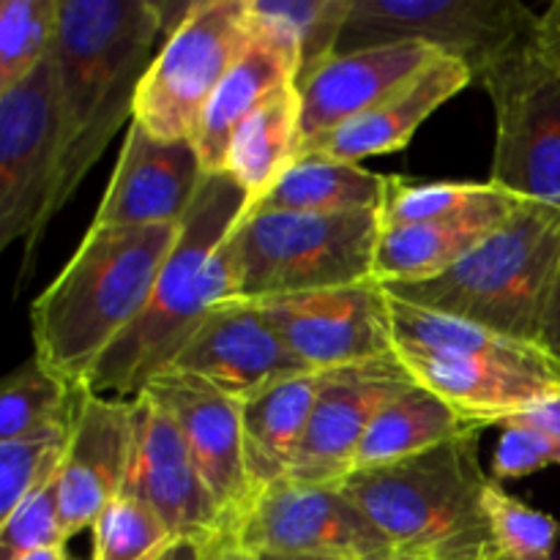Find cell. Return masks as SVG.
I'll list each match as a JSON object with an SVG mask.
<instances>
[{
  "mask_svg": "<svg viewBox=\"0 0 560 560\" xmlns=\"http://www.w3.org/2000/svg\"><path fill=\"white\" fill-rule=\"evenodd\" d=\"M381 211H246L224 241L235 301H268L375 282Z\"/></svg>",
  "mask_w": 560,
  "mask_h": 560,
  "instance_id": "obj_6",
  "label": "cell"
},
{
  "mask_svg": "<svg viewBox=\"0 0 560 560\" xmlns=\"http://www.w3.org/2000/svg\"><path fill=\"white\" fill-rule=\"evenodd\" d=\"M257 560H339V558H315V556H255Z\"/></svg>",
  "mask_w": 560,
  "mask_h": 560,
  "instance_id": "obj_43",
  "label": "cell"
},
{
  "mask_svg": "<svg viewBox=\"0 0 560 560\" xmlns=\"http://www.w3.org/2000/svg\"><path fill=\"white\" fill-rule=\"evenodd\" d=\"M295 80H299L295 66L282 52H277L271 44L260 42L252 33L249 49L241 55L238 63L230 69L222 85L217 88L206 113H202L195 137H191L208 175L224 170L230 140L238 131V126L268 98L277 96L282 88L295 85Z\"/></svg>",
  "mask_w": 560,
  "mask_h": 560,
  "instance_id": "obj_23",
  "label": "cell"
},
{
  "mask_svg": "<svg viewBox=\"0 0 560 560\" xmlns=\"http://www.w3.org/2000/svg\"><path fill=\"white\" fill-rule=\"evenodd\" d=\"M20 560H74L66 552V547H55V550H42V552H33V556L20 558Z\"/></svg>",
  "mask_w": 560,
  "mask_h": 560,
  "instance_id": "obj_42",
  "label": "cell"
},
{
  "mask_svg": "<svg viewBox=\"0 0 560 560\" xmlns=\"http://www.w3.org/2000/svg\"><path fill=\"white\" fill-rule=\"evenodd\" d=\"M140 394L156 399L178 424L197 470L222 509L230 539L238 520L255 501V487L244 457L241 402L180 372L153 377Z\"/></svg>",
  "mask_w": 560,
  "mask_h": 560,
  "instance_id": "obj_17",
  "label": "cell"
},
{
  "mask_svg": "<svg viewBox=\"0 0 560 560\" xmlns=\"http://www.w3.org/2000/svg\"><path fill=\"white\" fill-rule=\"evenodd\" d=\"M63 129L55 98L52 58L0 93V249L22 241L31 268L38 238L60 211Z\"/></svg>",
  "mask_w": 560,
  "mask_h": 560,
  "instance_id": "obj_9",
  "label": "cell"
},
{
  "mask_svg": "<svg viewBox=\"0 0 560 560\" xmlns=\"http://www.w3.org/2000/svg\"><path fill=\"white\" fill-rule=\"evenodd\" d=\"M397 355L419 386L452 405L481 427L498 424L560 397V370L552 361L512 364L476 355L397 348Z\"/></svg>",
  "mask_w": 560,
  "mask_h": 560,
  "instance_id": "obj_19",
  "label": "cell"
},
{
  "mask_svg": "<svg viewBox=\"0 0 560 560\" xmlns=\"http://www.w3.org/2000/svg\"><path fill=\"white\" fill-rule=\"evenodd\" d=\"M82 388L49 370L38 355L11 370L0 388V441L71 427Z\"/></svg>",
  "mask_w": 560,
  "mask_h": 560,
  "instance_id": "obj_29",
  "label": "cell"
},
{
  "mask_svg": "<svg viewBox=\"0 0 560 560\" xmlns=\"http://www.w3.org/2000/svg\"><path fill=\"white\" fill-rule=\"evenodd\" d=\"M206 178L195 140H159L131 120L91 228H178Z\"/></svg>",
  "mask_w": 560,
  "mask_h": 560,
  "instance_id": "obj_16",
  "label": "cell"
},
{
  "mask_svg": "<svg viewBox=\"0 0 560 560\" xmlns=\"http://www.w3.org/2000/svg\"><path fill=\"white\" fill-rule=\"evenodd\" d=\"M213 560H257V558L249 556V552H244L241 547H235L230 539H224V541H219L217 558Z\"/></svg>",
  "mask_w": 560,
  "mask_h": 560,
  "instance_id": "obj_41",
  "label": "cell"
},
{
  "mask_svg": "<svg viewBox=\"0 0 560 560\" xmlns=\"http://www.w3.org/2000/svg\"><path fill=\"white\" fill-rule=\"evenodd\" d=\"M492 530V550L503 560H556L560 523L550 514L528 506L495 479L485 495Z\"/></svg>",
  "mask_w": 560,
  "mask_h": 560,
  "instance_id": "obj_34",
  "label": "cell"
},
{
  "mask_svg": "<svg viewBox=\"0 0 560 560\" xmlns=\"http://www.w3.org/2000/svg\"><path fill=\"white\" fill-rule=\"evenodd\" d=\"M350 11L353 0H249L252 33L295 66V85L339 52Z\"/></svg>",
  "mask_w": 560,
  "mask_h": 560,
  "instance_id": "obj_28",
  "label": "cell"
},
{
  "mask_svg": "<svg viewBox=\"0 0 560 560\" xmlns=\"http://www.w3.org/2000/svg\"><path fill=\"white\" fill-rule=\"evenodd\" d=\"M485 560H503V558H501V556H498V552H495V550H492V552H490V556H487Z\"/></svg>",
  "mask_w": 560,
  "mask_h": 560,
  "instance_id": "obj_46",
  "label": "cell"
},
{
  "mask_svg": "<svg viewBox=\"0 0 560 560\" xmlns=\"http://www.w3.org/2000/svg\"><path fill=\"white\" fill-rule=\"evenodd\" d=\"M539 14L517 0H353L339 52L421 44L468 66L479 82L536 42Z\"/></svg>",
  "mask_w": 560,
  "mask_h": 560,
  "instance_id": "obj_7",
  "label": "cell"
},
{
  "mask_svg": "<svg viewBox=\"0 0 560 560\" xmlns=\"http://www.w3.org/2000/svg\"><path fill=\"white\" fill-rule=\"evenodd\" d=\"M558 268L560 208L528 200L452 271L383 290L405 304L536 345Z\"/></svg>",
  "mask_w": 560,
  "mask_h": 560,
  "instance_id": "obj_5",
  "label": "cell"
},
{
  "mask_svg": "<svg viewBox=\"0 0 560 560\" xmlns=\"http://www.w3.org/2000/svg\"><path fill=\"white\" fill-rule=\"evenodd\" d=\"M124 492L151 506L178 541L213 545L228 539L222 509L197 470L178 424L148 394L135 397V432Z\"/></svg>",
  "mask_w": 560,
  "mask_h": 560,
  "instance_id": "obj_13",
  "label": "cell"
},
{
  "mask_svg": "<svg viewBox=\"0 0 560 560\" xmlns=\"http://www.w3.org/2000/svg\"><path fill=\"white\" fill-rule=\"evenodd\" d=\"M230 541L249 556L383 560L397 552L337 485L290 479L257 492Z\"/></svg>",
  "mask_w": 560,
  "mask_h": 560,
  "instance_id": "obj_11",
  "label": "cell"
},
{
  "mask_svg": "<svg viewBox=\"0 0 560 560\" xmlns=\"http://www.w3.org/2000/svg\"><path fill=\"white\" fill-rule=\"evenodd\" d=\"M383 560H435L430 556H419V552H394V556L383 558Z\"/></svg>",
  "mask_w": 560,
  "mask_h": 560,
  "instance_id": "obj_44",
  "label": "cell"
},
{
  "mask_svg": "<svg viewBox=\"0 0 560 560\" xmlns=\"http://www.w3.org/2000/svg\"><path fill=\"white\" fill-rule=\"evenodd\" d=\"M167 372L197 377L228 397L244 399L312 372L252 301H228L202 320Z\"/></svg>",
  "mask_w": 560,
  "mask_h": 560,
  "instance_id": "obj_15",
  "label": "cell"
},
{
  "mask_svg": "<svg viewBox=\"0 0 560 560\" xmlns=\"http://www.w3.org/2000/svg\"><path fill=\"white\" fill-rule=\"evenodd\" d=\"M536 348H539L560 370V268L556 284H552L550 301H547L545 317H541L539 342H536Z\"/></svg>",
  "mask_w": 560,
  "mask_h": 560,
  "instance_id": "obj_37",
  "label": "cell"
},
{
  "mask_svg": "<svg viewBox=\"0 0 560 560\" xmlns=\"http://www.w3.org/2000/svg\"><path fill=\"white\" fill-rule=\"evenodd\" d=\"M91 530V560H159L178 545L164 520L129 492H120Z\"/></svg>",
  "mask_w": 560,
  "mask_h": 560,
  "instance_id": "obj_32",
  "label": "cell"
},
{
  "mask_svg": "<svg viewBox=\"0 0 560 560\" xmlns=\"http://www.w3.org/2000/svg\"><path fill=\"white\" fill-rule=\"evenodd\" d=\"M249 44V0H197L142 77L131 120L159 140H191L211 96Z\"/></svg>",
  "mask_w": 560,
  "mask_h": 560,
  "instance_id": "obj_8",
  "label": "cell"
},
{
  "mask_svg": "<svg viewBox=\"0 0 560 560\" xmlns=\"http://www.w3.org/2000/svg\"><path fill=\"white\" fill-rule=\"evenodd\" d=\"M474 82L468 66L452 58H438L416 74L408 85L377 104L361 118L350 120L348 126L334 135L306 145L301 153L339 159V162L361 164L364 159L386 156V153L402 151L416 131L438 107L463 93Z\"/></svg>",
  "mask_w": 560,
  "mask_h": 560,
  "instance_id": "obj_21",
  "label": "cell"
},
{
  "mask_svg": "<svg viewBox=\"0 0 560 560\" xmlns=\"http://www.w3.org/2000/svg\"><path fill=\"white\" fill-rule=\"evenodd\" d=\"M63 514H60L58 479L20 503L0 520V560H20L42 550L66 547Z\"/></svg>",
  "mask_w": 560,
  "mask_h": 560,
  "instance_id": "obj_35",
  "label": "cell"
},
{
  "mask_svg": "<svg viewBox=\"0 0 560 560\" xmlns=\"http://www.w3.org/2000/svg\"><path fill=\"white\" fill-rule=\"evenodd\" d=\"M71 427H52L14 441H0V520L58 479Z\"/></svg>",
  "mask_w": 560,
  "mask_h": 560,
  "instance_id": "obj_33",
  "label": "cell"
},
{
  "mask_svg": "<svg viewBox=\"0 0 560 560\" xmlns=\"http://www.w3.org/2000/svg\"><path fill=\"white\" fill-rule=\"evenodd\" d=\"M525 200L501 189L492 180L487 184H408L402 178L388 180V200L383 206V228L392 224L454 222L481 213H514Z\"/></svg>",
  "mask_w": 560,
  "mask_h": 560,
  "instance_id": "obj_30",
  "label": "cell"
},
{
  "mask_svg": "<svg viewBox=\"0 0 560 560\" xmlns=\"http://www.w3.org/2000/svg\"><path fill=\"white\" fill-rule=\"evenodd\" d=\"M60 0L0 3V93L36 74L52 58Z\"/></svg>",
  "mask_w": 560,
  "mask_h": 560,
  "instance_id": "obj_31",
  "label": "cell"
},
{
  "mask_svg": "<svg viewBox=\"0 0 560 560\" xmlns=\"http://www.w3.org/2000/svg\"><path fill=\"white\" fill-rule=\"evenodd\" d=\"M206 547L208 545H195V541H178L167 556H162L159 560H202Z\"/></svg>",
  "mask_w": 560,
  "mask_h": 560,
  "instance_id": "obj_40",
  "label": "cell"
},
{
  "mask_svg": "<svg viewBox=\"0 0 560 560\" xmlns=\"http://www.w3.org/2000/svg\"><path fill=\"white\" fill-rule=\"evenodd\" d=\"M481 430L485 427L465 419L430 388L410 383L408 388L394 394L375 416L355 454L353 470L397 463Z\"/></svg>",
  "mask_w": 560,
  "mask_h": 560,
  "instance_id": "obj_26",
  "label": "cell"
},
{
  "mask_svg": "<svg viewBox=\"0 0 560 560\" xmlns=\"http://www.w3.org/2000/svg\"><path fill=\"white\" fill-rule=\"evenodd\" d=\"M252 200L228 173H211L180 222L178 241L156 279L151 301L129 331L102 355L85 388L115 399L140 397L164 375L217 306L235 301L224 241Z\"/></svg>",
  "mask_w": 560,
  "mask_h": 560,
  "instance_id": "obj_2",
  "label": "cell"
},
{
  "mask_svg": "<svg viewBox=\"0 0 560 560\" xmlns=\"http://www.w3.org/2000/svg\"><path fill=\"white\" fill-rule=\"evenodd\" d=\"M388 175L361 164L301 153L252 211L359 213L381 211L388 200Z\"/></svg>",
  "mask_w": 560,
  "mask_h": 560,
  "instance_id": "obj_25",
  "label": "cell"
},
{
  "mask_svg": "<svg viewBox=\"0 0 560 560\" xmlns=\"http://www.w3.org/2000/svg\"><path fill=\"white\" fill-rule=\"evenodd\" d=\"M479 438L474 432L397 463L353 470L337 487L397 552L485 560L492 552L485 509L492 479L481 468Z\"/></svg>",
  "mask_w": 560,
  "mask_h": 560,
  "instance_id": "obj_4",
  "label": "cell"
},
{
  "mask_svg": "<svg viewBox=\"0 0 560 560\" xmlns=\"http://www.w3.org/2000/svg\"><path fill=\"white\" fill-rule=\"evenodd\" d=\"M528 202V200H525ZM512 213H481L454 222L392 224L381 230L375 252V282H427L452 271Z\"/></svg>",
  "mask_w": 560,
  "mask_h": 560,
  "instance_id": "obj_24",
  "label": "cell"
},
{
  "mask_svg": "<svg viewBox=\"0 0 560 560\" xmlns=\"http://www.w3.org/2000/svg\"><path fill=\"white\" fill-rule=\"evenodd\" d=\"M162 33L153 0H60L52 49L63 129L58 208L71 200L109 140L135 118L137 93Z\"/></svg>",
  "mask_w": 560,
  "mask_h": 560,
  "instance_id": "obj_1",
  "label": "cell"
},
{
  "mask_svg": "<svg viewBox=\"0 0 560 560\" xmlns=\"http://www.w3.org/2000/svg\"><path fill=\"white\" fill-rule=\"evenodd\" d=\"M135 432V399L82 388L58 476L66 536L91 530L98 514L124 492Z\"/></svg>",
  "mask_w": 560,
  "mask_h": 560,
  "instance_id": "obj_18",
  "label": "cell"
},
{
  "mask_svg": "<svg viewBox=\"0 0 560 560\" xmlns=\"http://www.w3.org/2000/svg\"><path fill=\"white\" fill-rule=\"evenodd\" d=\"M320 381L323 372H306L241 402L244 457L255 495L284 481L293 470Z\"/></svg>",
  "mask_w": 560,
  "mask_h": 560,
  "instance_id": "obj_22",
  "label": "cell"
},
{
  "mask_svg": "<svg viewBox=\"0 0 560 560\" xmlns=\"http://www.w3.org/2000/svg\"><path fill=\"white\" fill-rule=\"evenodd\" d=\"M495 107L490 180L520 200L560 208V74L536 42L479 80Z\"/></svg>",
  "mask_w": 560,
  "mask_h": 560,
  "instance_id": "obj_10",
  "label": "cell"
},
{
  "mask_svg": "<svg viewBox=\"0 0 560 560\" xmlns=\"http://www.w3.org/2000/svg\"><path fill=\"white\" fill-rule=\"evenodd\" d=\"M224 541V539H222ZM217 547H219V541H213V545H208L206 547V556H202V560H213L217 558Z\"/></svg>",
  "mask_w": 560,
  "mask_h": 560,
  "instance_id": "obj_45",
  "label": "cell"
},
{
  "mask_svg": "<svg viewBox=\"0 0 560 560\" xmlns=\"http://www.w3.org/2000/svg\"><path fill=\"white\" fill-rule=\"evenodd\" d=\"M536 47L541 58L560 74V0L552 3L545 14H539V27H536Z\"/></svg>",
  "mask_w": 560,
  "mask_h": 560,
  "instance_id": "obj_38",
  "label": "cell"
},
{
  "mask_svg": "<svg viewBox=\"0 0 560 560\" xmlns=\"http://www.w3.org/2000/svg\"><path fill=\"white\" fill-rule=\"evenodd\" d=\"M443 58L421 44L337 52L295 85L301 104V151L361 118L408 85L432 60Z\"/></svg>",
  "mask_w": 560,
  "mask_h": 560,
  "instance_id": "obj_20",
  "label": "cell"
},
{
  "mask_svg": "<svg viewBox=\"0 0 560 560\" xmlns=\"http://www.w3.org/2000/svg\"><path fill=\"white\" fill-rule=\"evenodd\" d=\"M312 372L342 370L397 353L392 306L381 282L252 301Z\"/></svg>",
  "mask_w": 560,
  "mask_h": 560,
  "instance_id": "obj_12",
  "label": "cell"
},
{
  "mask_svg": "<svg viewBox=\"0 0 560 560\" xmlns=\"http://www.w3.org/2000/svg\"><path fill=\"white\" fill-rule=\"evenodd\" d=\"M301 156V104L295 85L257 107L233 135L224 170L249 195L252 206L268 195Z\"/></svg>",
  "mask_w": 560,
  "mask_h": 560,
  "instance_id": "obj_27",
  "label": "cell"
},
{
  "mask_svg": "<svg viewBox=\"0 0 560 560\" xmlns=\"http://www.w3.org/2000/svg\"><path fill=\"white\" fill-rule=\"evenodd\" d=\"M560 465V438L539 427L506 421L492 452V476L495 481L523 479L545 468Z\"/></svg>",
  "mask_w": 560,
  "mask_h": 560,
  "instance_id": "obj_36",
  "label": "cell"
},
{
  "mask_svg": "<svg viewBox=\"0 0 560 560\" xmlns=\"http://www.w3.org/2000/svg\"><path fill=\"white\" fill-rule=\"evenodd\" d=\"M410 383H416L413 375L397 353L323 372L310 427L288 479L301 485H339L353 474L355 454L375 416Z\"/></svg>",
  "mask_w": 560,
  "mask_h": 560,
  "instance_id": "obj_14",
  "label": "cell"
},
{
  "mask_svg": "<svg viewBox=\"0 0 560 560\" xmlns=\"http://www.w3.org/2000/svg\"><path fill=\"white\" fill-rule=\"evenodd\" d=\"M509 421H520V424H530V427H539V430L552 432V435L560 438V397L556 399H547V402L536 405V408L525 410V413L514 416ZM506 424V421H503Z\"/></svg>",
  "mask_w": 560,
  "mask_h": 560,
  "instance_id": "obj_39",
  "label": "cell"
},
{
  "mask_svg": "<svg viewBox=\"0 0 560 560\" xmlns=\"http://www.w3.org/2000/svg\"><path fill=\"white\" fill-rule=\"evenodd\" d=\"M178 228H91L63 271L31 306L38 359L85 388L102 355L151 301Z\"/></svg>",
  "mask_w": 560,
  "mask_h": 560,
  "instance_id": "obj_3",
  "label": "cell"
}]
</instances>
